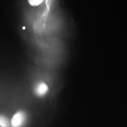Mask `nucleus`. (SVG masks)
Returning a JSON list of instances; mask_svg holds the SVG:
<instances>
[{
  "mask_svg": "<svg viewBox=\"0 0 127 127\" xmlns=\"http://www.w3.org/2000/svg\"><path fill=\"white\" fill-rule=\"evenodd\" d=\"M10 123L7 118L2 115H0V127H9Z\"/></svg>",
  "mask_w": 127,
  "mask_h": 127,
  "instance_id": "nucleus-3",
  "label": "nucleus"
},
{
  "mask_svg": "<svg viewBox=\"0 0 127 127\" xmlns=\"http://www.w3.org/2000/svg\"><path fill=\"white\" fill-rule=\"evenodd\" d=\"M29 4L32 6H37L42 2L43 0H28Z\"/></svg>",
  "mask_w": 127,
  "mask_h": 127,
  "instance_id": "nucleus-4",
  "label": "nucleus"
},
{
  "mask_svg": "<svg viewBox=\"0 0 127 127\" xmlns=\"http://www.w3.org/2000/svg\"><path fill=\"white\" fill-rule=\"evenodd\" d=\"M26 119L27 116L25 112L19 111L12 117L11 124L14 127H21L26 121Z\"/></svg>",
  "mask_w": 127,
  "mask_h": 127,
  "instance_id": "nucleus-1",
  "label": "nucleus"
},
{
  "mask_svg": "<svg viewBox=\"0 0 127 127\" xmlns=\"http://www.w3.org/2000/svg\"><path fill=\"white\" fill-rule=\"evenodd\" d=\"M48 91V87L44 82H40L38 84L35 88V93L38 96H39L45 95Z\"/></svg>",
  "mask_w": 127,
  "mask_h": 127,
  "instance_id": "nucleus-2",
  "label": "nucleus"
}]
</instances>
